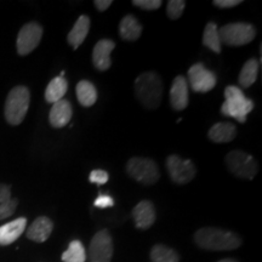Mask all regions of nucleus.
I'll list each match as a JSON object with an SVG mask.
<instances>
[{
	"label": "nucleus",
	"mask_w": 262,
	"mask_h": 262,
	"mask_svg": "<svg viewBox=\"0 0 262 262\" xmlns=\"http://www.w3.org/2000/svg\"><path fill=\"white\" fill-rule=\"evenodd\" d=\"M194 242L199 248L210 251L234 250L242 245L237 233L217 227L199 228L194 234Z\"/></svg>",
	"instance_id": "obj_1"
},
{
	"label": "nucleus",
	"mask_w": 262,
	"mask_h": 262,
	"mask_svg": "<svg viewBox=\"0 0 262 262\" xmlns=\"http://www.w3.org/2000/svg\"><path fill=\"white\" fill-rule=\"evenodd\" d=\"M135 94L142 106L157 110L163 96V81L156 72H145L135 80Z\"/></svg>",
	"instance_id": "obj_2"
},
{
	"label": "nucleus",
	"mask_w": 262,
	"mask_h": 262,
	"mask_svg": "<svg viewBox=\"0 0 262 262\" xmlns=\"http://www.w3.org/2000/svg\"><path fill=\"white\" fill-rule=\"evenodd\" d=\"M225 103L221 112L225 117L237 119L239 123H245L248 114L253 111L254 102L243 94V91L234 85H229L225 89Z\"/></svg>",
	"instance_id": "obj_3"
},
{
	"label": "nucleus",
	"mask_w": 262,
	"mask_h": 262,
	"mask_svg": "<svg viewBox=\"0 0 262 262\" xmlns=\"http://www.w3.org/2000/svg\"><path fill=\"white\" fill-rule=\"evenodd\" d=\"M31 102V93L26 86H16L6 98L4 114L6 122L11 125H19L24 122Z\"/></svg>",
	"instance_id": "obj_4"
},
{
	"label": "nucleus",
	"mask_w": 262,
	"mask_h": 262,
	"mask_svg": "<svg viewBox=\"0 0 262 262\" xmlns=\"http://www.w3.org/2000/svg\"><path fill=\"white\" fill-rule=\"evenodd\" d=\"M222 44L228 47H243L254 40L256 35V29L253 25L245 22L228 24L219 29Z\"/></svg>",
	"instance_id": "obj_5"
},
{
	"label": "nucleus",
	"mask_w": 262,
	"mask_h": 262,
	"mask_svg": "<svg viewBox=\"0 0 262 262\" xmlns=\"http://www.w3.org/2000/svg\"><path fill=\"white\" fill-rule=\"evenodd\" d=\"M226 166L237 178L253 180L258 171V164L253 157L243 150H231L225 158Z\"/></svg>",
	"instance_id": "obj_6"
},
{
	"label": "nucleus",
	"mask_w": 262,
	"mask_h": 262,
	"mask_svg": "<svg viewBox=\"0 0 262 262\" xmlns=\"http://www.w3.org/2000/svg\"><path fill=\"white\" fill-rule=\"evenodd\" d=\"M126 172L130 178L143 185H153L159 180V169L157 163L150 158L134 157L126 163Z\"/></svg>",
	"instance_id": "obj_7"
},
{
	"label": "nucleus",
	"mask_w": 262,
	"mask_h": 262,
	"mask_svg": "<svg viewBox=\"0 0 262 262\" xmlns=\"http://www.w3.org/2000/svg\"><path fill=\"white\" fill-rule=\"evenodd\" d=\"M166 170L170 179L178 185H186L194 179L196 170L194 164L189 159H182L181 157L172 155L166 159Z\"/></svg>",
	"instance_id": "obj_8"
},
{
	"label": "nucleus",
	"mask_w": 262,
	"mask_h": 262,
	"mask_svg": "<svg viewBox=\"0 0 262 262\" xmlns=\"http://www.w3.org/2000/svg\"><path fill=\"white\" fill-rule=\"evenodd\" d=\"M113 256L112 235L107 229H101L93 237L89 247L90 262H111Z\"/></svg>",
	"instance_id": "obj_9"
},
{
	"label": "nucleus",
	"mask_w": 262,
	"mask_h": 262,
	"mask_svg": "<svg viewBox=\"0 0 262 262\" xmlns=\"http://www.w3.org/2000/svg\"><path fill=\"white\" fill-rule=\"evenodd\" d=\"M42 37V28L35 22L25 25L17 35V52L21 56L31 54L38 47Z\"/></svg>",
	"instance_id": "obj_10"
},
{
	"label": "nucleus",
	"mask_w": 262,
	"mask_h": 262,
	"mask_svg": "<svg viewBox=\"0 0 262 262\" xmlns=\"http://www.w3.org/2000/svg\"><path fill=\"white\" fill-rule=\"evenodd\" d=\"M188 79L192 90L195 93H208L214 89L217 81L215 73L206 70L203 63H195L189 68Z\"/></svg>",
	"instance_id": "obj_11"
},
{
	"label": "nucleus",
	"mask_w": 262,
	"mask_h": 262,
	"mask_svg": "<svg viewBox=\"0 0 262 262\" xmlns=\"http://www.w3.org/2000/svg\"><path fill=\"white\" fill-rule=\"evenodd\" d=\"M114 48H116V42L110 39H102L96 42L93 51V63L96 70L104 72L111 67L112 64L111 54Z\"/></svg>",
	"instance_id": "obj_12"
},
{
	"label": "nucleus",
	"mask_w": 262,
	"mask_h": 262,
	"mask_svg": "<svg viewBox=\"0 0 262 262\" xmlns=\"http://www.w3.org/2000/svg\"><path fill=\"white\" fill-rule=\"evenodd\" d=\"M170 103L176 111H182L188 106V84L183 75H178L170 89Z\"/></svg>",
	"instance_id": "obj_13"
},
{
	"label": "nucleus",
	"mask_w": 262,
	"mask_h": 262,
	"mask_svg": "<svg viewBox=\"0 0 262 262\" xmlns=\"http://www.w3.org/2000/svg\"><path fill=\"white\" fill-rule=\"evenodd\" d=\"M133 217L136 227L147 229L156 222V209L149 201H141L133 210Z\"/></svg>",
	"instance_id": "obj_14"
},
{
	"label": "nucleus",
	"mask_w": 262,
	"mask_h": 262,
	"mask_svg": "<svg viewBox=\"0 0 262 262\" xmlns=\"http://www.w3.org/2000/svg\"><path fill=\"white\" fill-rule=\"evenodd\" d=\"M27 226V219L18 217L16 220L0 226V245L12 244L21 237Z\"/></svg>",
	"instance_id": "obj_15"
},
{
	"label": "nucleus",
	"mask_w": 262,
	"mask_h": 262,
	"mask_svg": "<svg viewBox=\"0 0 262 262\" xmlns=\"http://www.w3.org/2000/svg\"><path fill=\"white\" fill-rule=\"evenodd\" d=\"M72 114H73V110H72L70 101L61 100L54 103L50 111V116H49L51 126L56 127V129L66 126L71 122Z\"/></svg>",
	"instance_id": "obj_16"
},
{
	"label": "nucleus",
	"mask_w": 262,
	"mask_h": 262,
	"mask_svg": "<svg viewBox=\"0 0 262 262\" xmlns=\"http://www.w3.org/2000/svg\"><path fill=\"white\" fill-rule=\"evenodd\" d=\"M52 229H54V224L50 219L47 216H40L35 219L31 227L27 229V238L37 243H44L50 237Z\"/></svg>",
	"instance_id": "obj_17"
},
{
	"label": "nucleus",
	"mask_w": 262,
	"mask_h": 262,
	"mask_svg": "<svg viewBox=\"0 0 262 262\" xmlns=\"http://www.w3.org/2000/svg\"><path fill=\"white\" fill-rule=\"evenodd\" d=\"M237 136V127L232 123H217L210 127L208 137L215 143H227Z\"/></svg>",
	"instance_id": "obj_18"
},
{
	"label": "nucleus",
	"mask_w": 262,
	"mask_h": 262,
	"mask_svg": "<svg viewBox=\"0 0 262 262\" xmlns=\"http://www.w3.org/2000/svg\"><path fill=\"white\" fill-rule=\"evenodd\" d=\"M90 29V18L86 15L80 16L78 18V21L75 22L73 28L71 29V32L68 33V42L74 50H77L78 48L83 44V41L86 38L88 33Z\"/></svg>",
	"instance_id": "obj_19"
},
{
	"label": "nucleus",
	"mask_w": 262,
	"mask_h": 262,
	"mask_svg": "<svg viewBox=\"0 0 262 262\" xmlns=\"http://www.w3.org/2000/svg\"><path fill=\"white\" fill-rule=\"evenodd\" d=\"M119 34L124 40L135 41L142 34V26L133 15H126L120 21Z\"/></svg>",
	"instance_id": "obj_20"
},
{
	"label": "nucleus",
	"mask_w": 262,
	"mask_h": 262,
	"mask_svg": "<svg viewBox=\"0 0 262 262\" xmlns=\"http://www.w3.org/2000/svg\"><path fill=\"white\" fill-rule=\"evenodd\" d=\"M68 83L63 77L54 78L49 83L47 90H45V100L49 103H56L58 101L63 100V96L67 93Z\"/></svg>",
	"instance_id": "obj_21"
},
{
	"label": "nucleus",
	"mask_w": 262,
	"mask_h": 262,
	"mask_svg": "<svg viewBox=\"0 0 262 262\" xmlns=\"http://www.w3.org/2000/svg\"><path fill=\"white\" fill-rule=\"evenodd\" d=\"M77 98L83 107H91L97 100V90L89 80H80L75 88Z\"/></svg>",
	"instance_id": "obj_22"
},
{
	"label": "nucleus",
	"mask_w": 262,
	"mask_h": 262,
	"mask_svg": "<svg viewBox=\"0 0 262 262\" xmlns=\"http://www.w3.org/2000/svg\"><path fill=\"white\" fill-rule=\"evenodd\" d=\"M258 74V61L256 58H250L245 62L239 74V85L244 89H248L257 79Z\"/></svg>",
	"instance_id": "obj_23"
},
{
	"label": "nucleus",
	"mask_w": 262,
	"mask_h": 262,
	"mask_svg": "<svg viewBox=\"0 0 262 262\" xmlns=\"http://www.w3.org/2000/svg\"><path fill=\"white\" fill-rule=\"evenodd\" d=\"M203 44L204 47L210 49L215 54H220L221 52V39L219 35V29L215 22H209L205 26L204 34H203Z\"/></svg>",
	"instance_id": "obj_24"
},
{
	"label": "nucleus",
	"mask_w": 262,
	"mask_h": 262,
	"mask_svg": "<svg viewBox=\"0 0 262 262\" xmlns=\"http://www.w3.org/2000/svg\"><path fill=\"white\" fill-rule=\"evenodd\" d=\"M150 261L152 262H180L178 253L171 248L163 244H157L150 250Z\"/></svg>",
	"instance_id": "obj_25"
},
{
	"label": "nucleus",
	"mask_w": 262,
	"mask_h": 262,
	"mask_svg": "<svg viewBox=\"0 0 262 262\" xmlns=\"http://www.w3.org/2000/svg\"><path fill=\"white\" fill-rule=\"evenodd\" d=\"M63 262H85L86 261V251L80 241H72L68 249L62 254Z\"/></svg>",
	"instance_id": "obj_26"
},
{
	"label": "nucleus",
	"mask_w": 262,
	"mask_h": 262,
	"mask_svg": "<svg viewBox=\"0 0 262 262\" xmlns=\"http://www.w3.org/2000/svg\"><path fill=\"white\" fill-rule=\"evenodd\" d=\"M186 2L183 0H170L166 6V14L170 19H178L182 16L183 10H185Z\"/></svg>",
	"instance_id": "obj_27"
},
{
	"label": "nucleus",
	"mask_w": 262,
	"mask_h": 262,
	"mask_svg": "<svg viewBox=\"0 0 262 262\" xmlns=\"http://www.w3.org/2000/svg\"><path fill=\"white\" fill-rule=\"evenodd\" d=\"M18 202L17 199H9L4 203L0 204V220H4V219H8L10 216H12L15 210H16V206H17Z\"/></svg>",
	"instance_id": "obj_28"
},
{
	"label": "nucleus",
	"mask_w": 262,
	"mask_h": 262,
	"mask_svg": "<svg viewBox=\"0 0 262 262\" xmlns=\"http://www.w3.org/2000/svg\"><path fill=\"white\" fill-rule=\"evenodd\" d=\"M89 181L91 183H96V185H98V186L104 185V183L108 181V172L104 171V170H101V169L93 170V171L90 172Z\"/></svg>",
	"instance_id": "obj_29"
},
{
	"label": "nucleus",
	"mask_w": 262,
	"mask_h": 262,
	"mask_svg": "<svg viewBox=\"0 0 262 262\" xmlns=\"http://www.w3.org/2000/svg\"><path fill=\"white\" fill-rule=\"evenodd\" d=\"M133 4L143 10H157L162 6V0H134Z\"/></svg>",
	"instance_id": "obj_30"
},
{
	"label": "nucleus",
	"mask_w": 262,
	"mask_h": 262,
	"mask_svg": "<svg viewBox=\"0 0 262 262\" xmlns=\"http://www.w3.org/2000/svg\"><path fill=\"white\" fill-rule=\"evenodd\" d=\"M94 205L96 206V208H101V209L111 208V206L114 205V201H113L112 196H110L107 194H100L97 196L96 201H95Z\"/></svg>",
	"instance_id": "obj_31"
},
{
	"label": "nucleus",
	"mask_w": 262,
	"mask_h": 262,
	"mask_svg": "<svg viewBox=\"0 0 262 262\" xmlns=\"http://www.w3.org/2000/svg\"><path fill=\"white\" fill-rule=\"evenodd\" d=\"M242 0H215L214 5L217 6L220 9H228V8H234L239 4H242Z\"/></svg>",
	"instance_id": "obj_32"
},
{
	"label": "nucleus",
	"mask_w": 262,
	"mask_h": 262,
	"mask_svg": "<svg viewBox=\"0 0 262 262\" xmlns=\"http://www.w3.org/2000/svg\"><path fill=\"white\" fill-rule=\"evenodd\" d=\"M11 199V188L6 185H0V204Z\"/></svg>",
	"instance_id": "obj_33"
},
{
	"label": "nucleus",
	"mask_w": 262,
	"mask_h": 262,
	"mask_svg": "<svg viewBox=\"0 0 262 262\" xmlns=\"http://www.w3.org/2000/svg\"><path fill=\"white\" fill-rule=\"evenodd\" d=\"M94 4L96 6L98 11L102 12V11H106V10L112 5V2H111V0H95Z\"/></svg>",
	"instance_id": "obj_34"
},
{
	"label": "nucleus",
	"mask_w": 262,
	"mask_h": 262,
	"mask_svg": "<svg viewBox=\"0 0 262 262\" xmlns=\"http://www.w3.org/2000/svg\"><path fill=\"white\" fill-rule=\"evenodd\" d=\"M219 262H238V261L234 260V258H224V260H220Z\"/></svg>",
	"instance_id": "obj_35"
}]
</instances>
